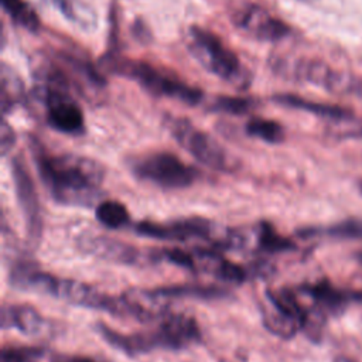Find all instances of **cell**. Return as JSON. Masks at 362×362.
<instances>
[{
    "mask_svg": "<svg viewBox=\"0 0 362 362\" xmlns=\"http://www.w3.org/2000/svg\"><path fill=\"white\" fill-rule=\"evenodd\" d=\"M30 150L38 177L57 204L89 208L98 201L105 180L99 161L72 153L54 154L35 137H30Z\"/></svg>",
    "mask_w": 362,
    "mask_h": 362,
    "instance_id": "6da1fadb",
    "label": "cell"
},
{
    "mask_svg": "<svg viewBox=\"0 0 362 362\" xmlns=\"http://www.w3.org/2000/svg\"><path fill=\"white\" fill-rule=\"evenodd\" d=\"M98 334L116 351L134 358L157 349L180 351L201 342L202 332L197 320L185 313L168 311L157 325L147 331L123 334L106 324H96Z\"/></svg>",
    "mask_w": 362,
    "mask_h": 362,
    "instance_id": "7a4b0ae2",
    "label": "cell"
},
{
    "mask_svg": "<svg viewBox=\"0 0 362 362\" xmlns=\"http://www.w3.org/2000/svg\"><path fill=\"white\" fill-rule=\"evenodd\" d=\"M100 71L126 78L139 83L146 92L156 98H168L188 106L199 105L205 95L199 88H195L170 71L157 68L150 62L133 59L109 49L99 58Z\"/></svg>",
    "mask_w": 362,
    "mask_h": 362,
    "instance_id": "3957f363",
    "label": "cell"
},
{
    "mask_svg": "<svg viewBox=\"0 0 362 362\" xmlns=\"http://www.w3.org/2000/svg\"><path fill=\"white\" fill-rule=\"evenodd\" d=\"M187 35L189 54L205 71L240 90L250 86V71L215 33L199 25H191Z\"/></svg>",
    "mask_w": 362,
    "mask_h": 362,
    "instance_id": "277c9868",
    "label": "cell"
},
{
    "mask_svg": "<svg viewBox=\"0 0 362 362\" xmlns=\"http://www.w3.org/2000/svg\"><path fill=\"white\" fill-rule=\"evenodd\" d=\"M133 230L139 236L163 242H188L199 239L211 242L215 249H229L235 245L236 239H239L233 232H228L202 216H188L170 222L140 221L133 225Z\"/></svg>",
    "mask_w": 362,
    "mask_h": 362,
    "instance_id": "5b68a950",
    "label": "cell"
},
{
    "mask_svg": "<svg viewBox=\"0 0 362 362\" xmlns=\"http://www.w3.org/2000/svg\"><path fill=\"white\" fill-rule=\"evenodd\" d=\"M272 68L283 76L308 82L332 93L354 95L362 99V78L337 71L322 59L300 58L288 61L276 58L272 62Z\"/></svg>",
    "mask_w": 362,
    "mask_h": 362,
    "instance_id": "8992f818",
    "label": "cell"
},
{
    "mask_svg": "<svg viewBox=\"0 0 362 362\" xmlns=\"http://www.w3.org/2000/svg\"><path fill=\"white\" fill-rule=\"evenodd\" d=\"M164 124L173 139L198 163L221 173H230L235 170L236 163L228 150L209 133L197 127L187 117L167 115L164 117Z\"/></svg>",
    "mask_w": 362,
    "mask_h": 362,
    "instance_id": "52a82bcc",
    "label": "cell"
},
{
    "mask_svg": "<svg viewBox=\"0 0 362 362\" xmlns=\"http://www.w3.org/2000/svg\"><path fill=\"white\" fill-rule=\"evenodd\" d=\"M132 174L148 184L165 189H181L199 178V171L178 156L168 151H154L129 160Z\"/></svg>",
    "mask_w": 362,
    "mask_h": 362,
    "instance_id": "ba28073f",
    "label": "cell"
},
{
    "mask_svg": "<svg viewBox=\"0 0 362 362\" xmlns=\"http://www.w3.org/2000/svg\"><path fill=\"white\" fill-rule=\"evenodd\" d=\"M11 178L14 184V194L17 204L21 209L27 238L30 243L37 245L42 236V212L38 199V194L33 181V177L20 156H16L11 160Z\"/></svg>",
    "mask_w": 362,
    "mask_h": 362,
    "instance_id": "9c48e42d",
    "label": "cell"
},
{
    "mask_svg": "<svg viewBox=\"0 0 362 362\" xmlns=\"http://www.w3.org/2000/svg\"><path fill=\"white\" fill-rule=\"evenodd\" d=\"M232 24L249 37L263 42H277L293 33V28L286 21L255 3L236 10L232 16Z\"/></svg>",
    "mask_w": 362,
    "mask_h": 362,
    "instance_id": "30bf717a",
    "label": "cell"
},
{
    "mask_svg": "<svg viewBox=\"0 0 362 362\" xmlns=\"http://www.w3.org/2000/svg\"><path fill=\"white\" fill-rule=\"evenodd\" d=\"M298 290L307 296L311 300V304L325 315H338L348 307L349 303L362 300V293L338 288L328 280L305 284Z\"/></svg>",
    "mask_w": 362,
    "mask_h": 362,
    "instance_id": "8fae6325",
    "label": "cell"
},
{
    "mask_svg": "<svg viewBox=\"0 0 362 362\" xmlns=\"http://www.w3.org/2000/svg\"><path fill=\"white\" fill-rule=\"evenodd\" d=\"M79 243L85 252L120 264H136L140 263L143 257V253L134 246L107 236L88 235L82 236Z\"/></svg>",
    "mask_w": 362,
    "mask_h": 362,
    "instance_id": "7c38bea8",
    "label": "cell"
},
{
    "mask_svg": "<svg viewBox=\"0 0 362 362\" xmlns=\"http://www.w3.org/2000/svg\"><path fill=\"white\" fill-rule=\"evenodd\" d=\"M270 99L273 103H276L279 106L304 110L307 113L315 115V116L327 119L329 122H339V120H345V119L355 116L354 112L346 107L310 100V99H305V98L294 95V93H276Z\"/></svg>",
    "mask_w": 362,
    "mask_h": 362,
    "instance_id": "4fadbf2b",
    "label": "cell"
},
{
    "mask_svg": "<svg viewBox=\"0 0 362 362\" xmlns=\"http://www.w3.org/2000/svg\"><path fill=\"white\" fill-rule=\"evenodd\" d=\"M1 328H13L25 335H37L45 328V320L31 305L4 303L1 307Z\"/></svg>",
    "mask_w": 362,
    "mask_h": 362,
    "instance_id": "5bb4252c",
    "label": "cell"
},
{
    "mask_svg": "<svg viewBox=\"0 0 362 362\" xmlns=\"http://www.w3.org/2000/svg\"><path fill=\"white\" fill-rule=\"evenodd\" d=\"M54 7L66 21L83 31H93L98 25V16L92 6L83 0H42Z\"/></svg>",
    "mask_w": 362,
    "mask_h": 362,
    "instance_id": "9a60e30c",
    "label": "cell"
},
{
    "mask_svg": "<svg viewBox=\"0 0 362 362\" xmlns=\"http://www.w3.org/2000/svg\"><path fill=\"white\" fill-rule=\"evenodd\" d=\"M0 85H1V98H0L1 112L6 116L25 100V89L20 75L6 62L1 64Z\"/></svg>",
    "mask_w": 362,
    "mask_h": 362,
    "instance_id": "2e32d148",
    "label": "cell"
},
{
    "mask_svg": "<svg viewBox=\"0 0 362 362\" xmlns=\"http://www.w3.org/2000/svg\"><path fill=\"white\" fill-rule=\"evenodd\" d=\"M154 291L165 298H198V300H218L225 298L228 291L218 286H206V284H171L154 288Z\"/></svg>",
    "mask_w": 362,
    "mask_h": 362,
    "instance_id": "e0dca14e",
    "label": "cell"
},
{
    "mask_svg": "<svg viewBox=\"0 0 362 362\" xmlns=\"http://www.w3.org/2000/svg\"><path fill=\"white\" fill-rule=\"evenodd\" d=\"M1 7L14 24L23 27L31 34L40 33L41 20L30 3L25 0H1Z\"/></svg>",
    "mask_w": 362,
    "mask_h": 362,
    "instance_id": "ac0fdd59",
    "label": "cell"
},
{
    "mask_svg": "<svg viewBox=\"0 0 362 362\" xmlns=\"http://www.w3.org/2000/svg\"><path fill=\"white\" fill-rule=\"evenodd\" d=\"M95 216L107 229H120L130 222L126 205L116 199L99 201L95 206Z\"/></svg>",
    "mask_w": 362,
    "mask_h": 362,
    "instance_id": "d6986e66",
    "label": "cell"
},
{
    "mask_svg": "<svg viewBox=\"0 0 362 362\" xmlns=\"http://www.w3.org/2000/svg\"><path fill=\"white\" fill-rule=\"evenodd\" d=\"M245 133L250 137L259 139L269 144L283 143L286 137L284 127L272 119L266 117H252L245 124Z\"/></svg>",
    "mask_w": 362,
    "mask_h": 362,
    "instance_id": "ffe728a7",
    "label": "cell"
},
{
    "mask_svg": "<svg viewBox=\"0 0 362 362\" xmlns=\"http://www.w3.org/2000/svg\"><path fill=\"white\" fill-rule=\"evenodd\" d=\"M257 249L262 253L274 255V253H283L296 249V245L288 238L280 235L272 223L263 221L259 223L257 229Z\"/></svg>",
    "mask_w": 362,
    "mask_h": 362,
    "instance_id": "44dd1931",
    "label": "cell"
},
{
    "mask_svg": "<svg viewBox=\"0 0 362 362\" xmlns=\"http://www.w3.org/2000/svg\"><path fill=\"white\" fill-rule=\"evenodd\" d=\"M257 106H259V100L255 98H250V96L219 95L211 102L208 109L211 112L240 116V115H246V113L255 110Z\"/></svg>",
    "mask_w": 362,
    "mask_h": 362,
    "instance_id": "7402d4cb",
    "label": "cell"
},
{
    "mask_svg": "<svg viewBox=\"0 0 362 362\" xmlns=\"http://www.w3.org/2000/svg\"><path fill=\"white\" fill-rule=\"evenodd\" d=\"M304 236L314 235H327L334 238H358L362 239V221L361 219H348L339 223L327 226V228H308L303 230Z\"/></svg>",
    "mask_w": 362,
    "mask_h": 362,
    "instance_id": "603a6c76",
    "label": "cell"
},
{
    "mask_svg": "<svg viewBox=\"0 0 362 362\" xmlns=\"http://www.w3.org/2000/svg\"><path fill=\"white\" fill-rule=\"evenodd\" d=\"M45 349L34 345H4L1 348V362H40Z\"/></svg>",
    "mask_w": 362,
    "mask_h": 362,
    "instance_id": "cb8c5ba5",
    "label": "cell"
},
{
    "mask_svg": "<svg viewBox=\"0 0 362 362\" xmlns=\"http://www.w3.org/2000/svg\"><path fill=\"white\" fill-rule=\"evenodd\" d=\"M335 123V134L342 139H362V120L352 116L345 120L332 122Z\"/></svg>",
    "mask_w": 362,
    "mask_h": 362,
    "instance_id": "d4e9b609",
    "label": "cell"
},
{
    "mask_svg": "<svg viewBox=\"0 0 362 362\" xmlns=\"http://www.w3.org/2000/svg\"><path fill=\"white\" fill-rule=\"evenodd\" d=\"M130 31H132V35L134 37V40L143 45H147L153 41V34H151L148 25L141 18H136L133 21Z\"/></svg>",
    "mask_w": 362,
    "mask_h": 362,
    "instance_id": "484cf974",
    "label": "cell"
},
{
    "mask_svg": "<svg viewBox=\"0 0 362 362\" xmlns=\"http://www.w3.org/2000/svg\"><path fill=\"white\" fill-rule=\"evenodd\" d=\"M16 143V133L13 127L8 124L6 119L1 122V130H0V148H1V156H7V153L13 148Z\"/></svg>",
    "mask_w": 362,
    "mask_h": 362,
    "instance_id": "4316f807",
    "label": "cell"
},
{
    "mask_svg": "<svg viewBox=\"0 0 362 362\" xmlns=\"http://www.w3.org/2000/svg\"><path fill=\"white\" fill-rule=\"evenodd\" d=\"M49 362H98V361L85 355H72V354L58 352L49 356Z\"/></svg>",
    "mask_w": 362,
    "mask_h": 362,
    "instance_id": "83f0119b",
    "label": "cell"
},
{
    "mask_svg": "<svg viewBox=\"0 0 362 362\" xmlns=\"http://www.w3.org/2000/svg\"><path fill=\"white\" fill-rule=\"evenodd\" d=\"M335 362H351V361H348V359H344V358H338Z\"/></svg>",
    "mask_w": 362,
    "mask_h": 362,
    "instance_id": "f1b7e54d",
    "label": "cell"
},
{
    "mask_svg": "<svg viewBox=\"0 0 362 362\" xmlns=\"http://www.w3.org/2000/svg\"><path fill=\"white\" fill-rule=\"evenodd\" d=\"M304 1H305V0H304Z\"/></svg>",
    "mask_w": 362,
    "mask_h": 362,
    "instance_id": "f546056e",
    "label": "cell"
}]
</instances>
